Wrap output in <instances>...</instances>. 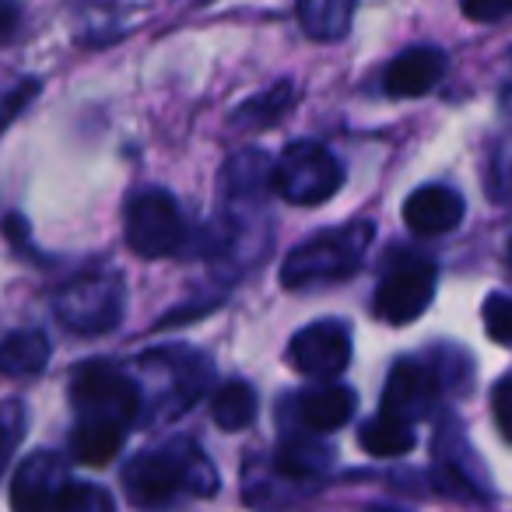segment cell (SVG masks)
<instances>
[{
  "label": "cell",
  "instance_id": "cell-1",
  "mask_svg": "<svg viewBox=\"0 0 512 512\" xmlns=\"http://www.w3.org/2000/svg\"><path fill=\"white\" fill-rule=\"evenodd\" d=\"M214 488L218 481H214L211 460H204L193 442H172L165 449L137 453L123 470V491H127L130 505L144 512L169 509L183 491L214 495Z\"/></svg>",
  "mask_w": 512,
  "mask_h": 512
},
{
  "label": "cell",
  "instance_id": "cell-2",
  "mask_svg": "<svg viewBox=\"0 0 512 512\" xmlns=\"http://www.w3.org/2000/svg\"><path fill=\"white\" fill-rule=\"evenodd\" d=\"M372 242L369 221H355V225L330 228V232L316 235V239L302 242L299 249L288 253L281 264V281L285 288H309V285H330V281L351 278L362 267L365 253Z\"/></svg>",
  "mask_w": 512,
  "mask_h": 512
},
{
  "label": "cell",
  "instance_id": "cell-3",
  "mask_svg": "<svg viewBox=\"0 0 512 512\" xmlns=\"http://www.w3.org/2000/svg\"><path fill=\"white\" fill-rule=\"evenodd\" d=\"M344 186V169L323 144L295 141L274 165V190L299 207H316Z\"/></svg>",
  "mask_w": 512,
  "mask_h": 512
},
{
  "label": "cell",
  "instance_id": "cell-4",
  "mask_svg": "<svg viewBox=\"0 0 512 512\" xmlns=\"http://www.w3.org/2000/svg\"><path fill=\"white\" fill-rule=\"evenodd\" d=\"M71 400L81 421H106V425L127 428L141 414L137 383L106 362H88L74 372Z\"/></svg>",
  "mask_w": 512,
  "mask_h": 512
},
{
  "label": "cell",
  "instance_id": "cell-5",
  "mask_svg": "<svg viewBox=\"0 0 512 512\" xmlns=\"http://www.w3.org/2000/svg\"><path fill=\"white\" fill-rule=\"evenodd\" d=\"M127 246L144 260L172 256L186 239V221L179 211L176 197L169 190H141L130 197L127 218H123Z\"/></svg>",
  "mask_w": 512,
  "mask_h": 512
},
{
  "label": "cell",
  "instance_id": "cell-6",
  "mask_svg": "<svg viewBox=\"0 0 512 512\" xmlns=\"http://www.w3.org/2000/svg\"><path fill=\"white\" fill-rule=\"evenodd\" d=\"M123 302H127L123 281L109 271H95L60 288L57 316L74 334H106L120 323Z\"/></svg>",
  "mask_w": 512,
  "mask_h": 512
},
{
  "label": "cell",
  "instance_id": "cell-7",
  "mask_svg": "<svg viewBox=\"0 0 512 512\" xmlns=\"http://www.w3.org/2000/svg\"><path fill=\"white\" fill-rule=\"evenodd\" d=\"M435 278H439L435 264H428L421 256H404L379 281L372 313L390 327H404V323L418 320L435 295Z\"/></svg>",
  "mask_w": 512,
  "mask_h": 512
},
{
  "label": "cell",
  "instance_id": "cell-8",
  "mask_svg": "<svg viewBox=\"0 0 512 512\" xmlns=\"http://www.w3.org/2000/svg\"><path fill=\"white\" fill-rule=\"evenodd\" d=\"M288 358H292V365L302 376H313V379L341 376L351 362V330L341 320L309 323V327H302L292 337Z\"/></svg>",
  "mask_w": 512,
  "mask_h": 512
},
{
  "label": "cell",
  "instance_id": "cell-9",
  "mask_svg": "<svg viewBox=\"0 0 512 512\" xmlns=\"http://www.w3.org/2000/svg\"><path fill=\"white\" fill-rule=\"evenodd\" d=\"M439 379L428 365L418 362H397L386 379V390H383V411L386 418H397L404 425L414 428V421L428 418L439 404Z\"/></svg>",
  "mask_w": 512,
  "mask_h": 512
},
{
  "label": "cell",
  "instance_id": "cell-10",
  "mask_svg": "<svg viewBox=\"0 0 512 512\" xmlns=\"http://www.w3.org/2000/svg\"><path fill=\"white\" fill-rule=\"evenodd\" d=\"M67 484V463L57 453H36L18 467L11 481V505L15 512H50Z\"/></svg>",
  "mask_w": 512,
  "mask_h": 512
},
{
  "label": "cell",
  "instance_id": "cell-11",
  "mask_svg": "<svg viewBox=\"0 0 512 512\" xmlns=\"http://www.w3.org/2000/svg\"><path fill=\"white\" fill-rule=\"evenodd\" d=\"M442 74H446V53L439 46H411L386 64L383 88L393 99H418L439 85Z\"/></svg>",
  "mask_w": 512,
  "mask_h": 512
},
{
  "label": "cell",
  "instance_id": "cell-12",
  "mask_svg": "<svg viewBox=\"0 0 512 512\" xmlns=\"http://www.w3.org/2000/svg\"><path fill=\"white\" fill-rule=\"evenodd\" d=\"M467 214V204L463 197L453 190V186H421L411 197L404 200V221L411 232L418 235H446L453 232L456 225Z\"/></svg>",
  "mask_w": 512,
  "mask_h": 512
},
{
  "label": "cell",
  "instance_id": "cell-13",
  "mask_svg": "<svg viewBox=\"0 0 512 512\" xmlns=\"http://www.w3.org/2000/svg\"><path fill=\"white\" fill-rule=\"evenodd\" d=\"M358 397L348 386H316L299 397V418L309 432H337L355 414Z\"/></svg>",
  "mask_w": 512,
  "mask_h": 512
},
{
  "label": "cell",
  "instance_id": "cell-14",
  "mask_svg": "<svg viewBox=\"0 0 512 512\" xmlns=\"http://www.w3.org/2000/svg\"><path fill=\"white\" fill-rule=\"evenodd\" d=\"M295 99H299V92H295L292 81H278L274 88H267V92L242 102L232 113V127L239 130V134H256V130L274 127V123L295 106Z\"/></svg>",
  "mask_w": 512,
  "mask_h": 512
},
{
  "label": "cell",
  "instance_id": "cell-15",
  "mask_svg": "<svg viewBox=\"0 0 512 512\" xmlns=\"http://www.w3.org/2000/svg\"><path fill=\"white\" fill-rule=\"evenodd\" d=\"M256 411H260V400H256V390L246 379H228L211 397V418L221 432H242V428H249L256 421Z\"/></svg>",
  "mask_w": 512,
  "mask_h": 512
},
{
  "label": "cell",
  "instance_id": "cell-16",
  "mask_svg": "<svg viewBox=\"0 0 512 512\" xmlns=\"http://www.w3.org/2000/svg\"><path fill=\"white\" fill-rule=\"evenodd\" d=\"M50 362V337L43 330H18L0 341V376H36Z\"/></svg>",
  "mask_w": 512,
  "mask_h": 512
},
{
  "label": "cell",
  "instance_id": "cell-17",
  "mask_svg": "<svg viewBox=\"0 0 512 512\" xmlns=\"http://www.w3.org/2000/svg\"><path fill=\"white\" fill-rule=\"evenodd\" d=\"M127 428L106 425V421H78L71 432V456L85 467H106L123 446Z\"/></svg>",
  "mask_w": 512,
  "mask_h": 512
},
{
  "label": "cell",
  "instance_id": "cell-18",
  "mask_svg": "<svg viewBox=\"0 0 512 512\" xmlns=\"http://www.w3.org/2000/svg\"><path fill=\"white\" fill-rule=\"evenodd\" d=\"M358 446L369 456H404L414 449V428L397 418L376 414L358 428Z\"/></svg>",
  "mask_w": 512,
  "mask_h": 512
},
{
  "label": "cell",
  "instance_id": "cell-19",
  "mask_svg": "<svg viewBox=\"0 0 512 512\" xmlns=\"http://www.w3.org/2000/svg\"><path fill=\"white\" fill-rule=\"evenodd\" d=\"M330 460H334V453L323 442L292 439V442H281L278 456H274V467L285 477H320L330 467Z\"/></svg>",
  "mask_w": 512,
  "mask_h": 512
},
{
  "label": "cell",
  "instance_id": "cell-20",
  "mask_svg": "<svg viewBox=\"0 0 512 512\" xmlns=\"http://www.w3.org/2000/svg\"><path fill=\"white\" fill-rule=\"evenodd\" d=\"M355 8L344 0H313V4H299V22L309 39H341L351 25Z\"/></svg>",
  "mask_w": 512,
  "mask_h": 512
},
{
  "label": "cell",
  "instance_id": "cell-21",
  "mask_svg": "<svg viewBox=\"0 0 512 512\" xmlns=\"http://www.w3.org/2000/svg\"><path fill=\"white\" fill-rule=\"evenodd\" d=\"M225 186L235 190V197L264 193L267 186H274V165L267 162V155H260V151H242V155H235L232 162H228Z\"/></svg>",
  "mask_w": 512,
  "mask_h": 512
},
{
  "label": "cell",
  "instance_id": "cell-22",
  "mask_svg": "<svg viewBox=\"0 0 512 512\" xmlns=\"http://www.w3.org/2000/svg\"><path fill=\"white\" fill-rule=\"evenodd\" d=\"M53 512H116L113 495L99 484H78L67 481L64 491L53 502Z\"/></svg>",
  "mask_w": 512,
  "mask_h": 512
},
{
  "label": "cell",
  "instance_id": "cell-23",
  "mask_svg": "<svg viewBox=\"0 0 512 512\" xmlns=\"http://www.w3.org/2000/svg\"><path fill=\"white\" fill-rule=\"evenodd\" d=\"M484 327H488L491 341L502 344V348H512V295H488V302H484Z\"/></svg>",
  "mask_w": 512,
  "mask_h": 512
},
{
  "label": "cell",
  "instance_id": "cell-24",
  "mask_svg": "<svg viewBox=\"0 0 512 512\" xmlns=\"http://www.w3.org/2000/svg\"><path fill=\"white\" fill-rule=\"evenodd\" d=\"M25 432V414L18 404H0V470L8 467L18 439Z\"/></svg>",
  "mask_w": 512,
  "mask_h": 512
},
{
  "label": "cell",
  "instance_id": "cell-25",
  "mask_svg": "<svg viewBox=\"0 0 512 512\" xmlns=\"http://www.w3.org/2000/svg\"><path fill=\"white\" fill-rule=\"evenodd\" d=\"M491 411H495L498 432L512 442V376L495 383V390H491Z\"/></svg>",
  "mask_w": 512,
  "mask_h": 512
},
{
  "label": "cell",
  "instance_id": "cell-26",
  "mask_svg": "<svg viewBox=\"0 0 512 512\" xmlns=\"http://www.w3.org/2000/svg\"><path fill=\"white\" fill-rule=\"evenodd\" d=\"M463 15L470 22H502L512 15V0L509 4H495V0H484V4H463Z\"/></svg>",
  "mask_w": 512,
  "mask_h": 512
},
{
  "label": "cell",
  "instance_id": "cell-27",
  "mask_svg": "<svg viewBox=\"0 0 512 512\" xmlns=\"http://www.w3.org/2000/svg\"><path fill=\"white\" fill-rule=\"evenodd\" d=\"M505 260L512 264V235H509V246H505Z\"/></svg>",
  "mask_w": 512,
  "mask_h": 512
}]
</instances>
